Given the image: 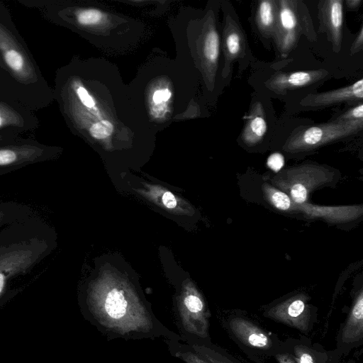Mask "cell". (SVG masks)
<instances>
[{"label":"cell","mask_w":363,"mask_h":363,"mask_svg":"<svg viewBox=\"0 0 363 363\" xmlns=\"http://www.w3.org/2000/svg\"><path fill=\"white\" fill-rule=\"evenodd\" d=\"M363 79L341 88L315 94H308L300 104L308 108H323L342 103H362Z\"/></svg>","instance_id":"obj_9"},{"label":"cell","mask_w":363,"mask_h":363,"mask_svg":"<svg viewBox=\"0 0 363 363\" xmlns=\"http://www.w3.org/2000/svg\"><path fill=\"white\" fill-rule=\"evenodd\" d=\"M101 13L96 9H84L76 13L77 22L84 26L96 24L101 21Z\"/></svg>","instance_id":"obj_20"},{"label":"cell","mask_w":363,"mask_h":363,"mask_svg":"<svg viewBox=\"0 0 363 363\" xmlns=\"http://www.w3.org/2000/svg\"><path fill=\"white\" fill-rule=\"evenodd\" d=\"M328 72L323 69L296 72H277L264 82L270 91L284 95L289 91L312 85L323 79Z\"/></svg>","instance_id":"obj_11"},{"label":"cell","mask_w":363,"mask_h":363,"mask_svg":"<svg viewBox=\"0 0 363 363\" xmlns=\"http://www.w3.org/2000/svg\"><path fill=\"white\" fill-rule=\"evenodd\" d=\"M240 134L243 143L248 147L258 145L267 130V123L263 106L259 102L254 103Z\"/></svg>","instance_id":"obj_14"},{"label":"cell","mask_w":363,"mask_h":363,"mask_svg":"<svg viewBox=\"0 0 363 363\" xmlns=\"http://www.w3.org/2000/svg\"><path fill=\"white\" fill-rule=\"evenodd\" d=\"M262 191L264 198L274 209L279 213L291 214L294 202L286 194L269 182L263 183Z\"/></svg>","instance_id":"obj_18"},{"label":"cell","mask_w":363,"mask_h":363,"mask_svg":"<svg viewBox=\"0 0 363 363\" xmlns=\"http://www.w3.org/2000/svg\"><path fill=\"white\" fill-rule=\"evenodd\" d=\"M4 217V213L2 211H0V224L2 222Z\"/></svg>","instance_id":"obj_35"},{"label":"cell","mask_w":363,"mask_h":363,"mask_svg":"<svg viewBox=\"0 0 363 363\" xmlns=\"http://www.w3.org/2000/svg\"><path fill=\"white\" fill-rule=\"evenodd\" d=\"M277 359L279 363H296L292 356L287 354H279L277 355Z\"/></svg>","instance_id":"obj_30"},{"label":"cell","mask_w":363,"mask_h":363,"mask_svg":"<svg viewBox=\"0 0 363 363\" xmlns=\"http://www.w3.org/2000/svg\"><path fill=\"white\" fill-rule=\"evenodd\" d=\"M202 45V53L206 60V64L210 67L209 69L213 76L220 53V38L218 33L213 25H211L206 30Z\"/></svg>","instance_id":"obj_17"},{"label":"cell","mask_w":363,"mask_h":363,"mask_svg":"<svg viewBox=\"0 0 363 363\" xmlns=\"http://www.w3.org/2000/svg\"><path fill=\"white\" fill-rule=\"evenodd\" d=\"M343 1L322 0L318 6L320 30L326 33L335 52H339L342 42Z\"/></svg>","instance_id":"obj_10"},{"label":"cell","mask_w":363,"mask_h":363,"mask_svg":"<svg viewBox=\"0 0 363 363\" xmlns=\"http://www.w3.org/2000/svg\"><path fill=\"white\" fill-rule=\"evenodd\" d=\"M76 92L79 99L84 106L87 107H92L94 106L95 103L94 99L83 86H79L76 89Z\"/></svg>","instance_id":"obj_26"},{"label":"cell","mask_w":363,"mask_h":363,"mask_svg":"<svg viewBox=\"0 0 363 363\" xmlns=\"http://www.w3.org/2000/svg\"><path fill=\"white\" fill-rule=\"evenodd\" d=\"M105 309L108 315L115 319L125 315L127 309V301L124 298L123 291L112 289L106 296Z\"/></svg>","instance_id":"obj_19"},{"label":"cell","mask_w":363,"mask_h":363,"mask_svg":"<svg viewBox=\"0 0 363 363\" xmlns=\"http://www.w3.org/2000/svg\"><path fill=\"white\" fill-rule=\"evenodd\" d=\"M293 358L296 363H318L311 352L299 346L294 347Z\"/></svg>","instance_id":"obj_23"},{"label":"cell","mask_w":363,"mask_h":363,"mask_svg":"<svg viewBox=\"0 0 363 363\" xmlns=\"http://www.w3.org/2000/svg\"><path fill=\"white\" fill-rule=\"evenodd\" d=\"M363 337V291L361 288L357 294L341 332L340 340L351 344L362 340Z\"/></svg>","instance_id":"obj_15"},{"label":"cell","mask_w":363,"mask_h":363,"mask_svg":"<svg viewBox=\"0 0 363 363\" xmlns=\"http://www.w3.org/2000/svg\"><path fill=\"white\" fill-rule=\"evenodd\" d=\"M278 14L277 0L258 1L255 23L259 33L266 38L272 37L276 28Z\"/></svg>","instance_id":"obj_16"},{"label":"cell","mask_w":363,"mask_h":363,"mask_svg":"<svg viewBox=\"0 0 363 363\" xmlns=\"http://www.w3.org/2000/svg\"><path fill=\"white\" fill-rule=\"evenodd\" d=\"M171 96V93L167 89L157 90L154 93L153 101L155 104L167 101Z\"/></svg>","instance_id":"obj_28"},{"label":"cell","mask_w":363,"mask_h":363,"mask_svg":"<svg viewBox=\"0 0 363 363\" xmlns=\"http://www.w3.org/2000/svg\"><path fill=\"white\" fill-rule=\"evenodd\" d=\"M335 179V171L330 167L303 163L279 172L271 179V182L294 203L302 204L308 202L313 191L334 183Z\"/></svg>","instance_id":"obj_2"},{"label":"cell","mask_w":363,"mask_h":363,"mask_svg":"<svg viewBox=\"0 0 363 363\" xmlns=\"http://www.w3.org/2000/svg\"><path fill=\"white\" fill-rule=\"evenodd\" d=\"M216 363H235L233 361H232L230 359H227L225 357L218 358V360L216 362Z\"/></svg>","instance_id":"obj_33"},{"label":"cell","mask_w":363,"mask_h":363,"mask_svg":"<svg viewBox=\"0 0 363 363\" xmlns=\"http://www.w3.org/2000/svg\"><path fill=\"white\" fill-rule=\"evenodd\" d=\"M267 315L298 330L306 331L311 320V311L304 294L294 295L271 307Z\"/></svg>","instance_id":"obj_7"},{"label":"cell","mask_w":363,"mask_h":363,"mask_svg":"<svg viewBox=\"0 0 363 363\" xmlns=\"http://www.w3.org/2000/svg\"><path fill=\"white\" fill-rule=\"evenodd\" d=\"M16 138H13V137L0 133V144L4 143L5 142L7 143V142L12 141Z\"/></svg>","instance_id":"obj_32"},{"label":"cell","mask_w":363,"mask_h":363,"mask_svg":"<svg viewBox=\"0 0 363 363\" xmlns=\"http://www.w3.org/2000/svg\"><path fill=\"white\" fill-rule=\"evenodd\" d=\"M284 164V157L279 152L272 154L267 159V165L274 172L279 171Z\"/></svg>","instance_id":"obj_25"},{"label":"cell","mask_w":363,"mask_h":363,"mask_svg":"<svg viewBox=\"0 0 363 363\" xmlns=\"http://www.w3.org/2000/svg\"><path fill=\"white\" fill-rule=\"evenodd\" d=\"M230 329L235 337L245 345L259 350L271 347L272 341L259 327L244 318H233Z\"/></svg>","instance_id":"obj_13"},{"label":"cell","mask_w":363,"mask_h":363,"mask_svg":"<svg viewBox=\"0 0 363 363\" xmlns=\"http://www.w3.org/2000/svg\"><path fill=\"white\" fill-rule=\"evenodd\" d=\"M223 48L225 61L222 74L226 77L230 72L232 65L238 59L244 57L247 49L245 32L231 13L225 16Z\"/></svg>","instance_id":"obj_12"},{"label":"cell","mask_w":363,"mask_h":363,"mask_svg":"<svg viewBox=\"0 0 363 363\" xmlns=\"http://www.w3.org/2000/svg\"><path fill=\"white\" fill-rule=\"evenodd\" d=\"M0 69L5 72L4 66V64H3L1 58H0Z\"/></svg>","instance_id":"obj_34"},{"label":"cell","mask_w":363,"mask_h":363,"mask_svg":"<svg viewBox=\"0 0 363 363\" xmlns=\"http://www.w3.org/2000/svg\"><path fill=\"white\" fill-rule=\"evenodd\" d=\"M40 121L32 110L21 104L0 100V133L18 138L20 133L34 131Z\"/></svg>","instance_id":"obj_6"},{"label":"cell","mask_w":363,"mask_h":363,"mask_svg":"<svg viewBox=\"0 0 363 363\" xmlns=\"http://www.w3.org/2000/svg\"><path fill=\"white\" fill-rule=\"evenodd\" d=\"M162 202L169 208H173L177 205L174 196L170 191H166L162 196Z\"/></svg>","instance_id":"obj_29"},{"label":"cell","mask_w":363,"mask_h":363,"mask_svg":"<svg viewBox=\"0 0 363 363\" xmlns=\"http://www.w3.org/2000/svg\"><path fill=\"white\" fill-rule=\"evenodd\" d=\"M291 214L310 219H321L330 224H343L362 216V206H324L307 203H294Z\"/></svg>","instance_id":"obj_8"},{"label":"cell","mask_w":363,"mask_h":363,"mask_svg":"<svg viewBox=\"0 0 363 363\" xmlns=\"http://www.w3.org/2000/svg\"><path fill=\"white\" fill-rule=\"evenodd\" d=\"M0 58L17 91L28 93L36 110L48 106L52 93L46 79L23 40L1 20Z\"/></svg>","instance_id":"obj_1"},{"label":"cell","mask_w":363,"mask_h":363,"mask_svg":"<svg viewBox=\"0 0 363 363\" xmlns=\"http://www.w3.org/2000/svg\"><path fill=\"white\" fill-rule=\"evenodd\" d=\"M113 130V124L108 121H101L91 125L89 132L97 139H103L109 136Z\"/></svg>","instance_id":"obj_21"},{"label":"cell","mask_w":363,"mask_h":363,"mask_svg":"<svg viewBox=\"0 0 363 363\" xmlns=\"http://www.w3.org/2000/svg\"><path fill=\"white\" fill-rule=\"evenodd\" d=\"M363 48V25L361 26L354 40L351 48L350 54L354 55L357 52H360Z\"/></svg>","instance_id":"obj_27"},{"label":"cell","mask_w":363,"mask_h":363,"mask_svg":"<svg viewBox=\"0 0 363 363\" xmlns=\"http://www.w3.org/2000/svg\"><path fill=\"white\" fill-rule=\"evenodd\" d=\"M278 14L273 38L282 57L296 47L301 35L317 39L313 21L306 4L298 0L277 1Z\"/></svg>","instance_id":"obj_3"},{"label":"cell","mask_w":363,"mask_h":363,"mask_svg":"<svg viewBox=\"0 0 363 363\" xmlns=\"http://www.w3.org/2000/svg\"><path fill=\"white\" fill-rule=\"evenodd\" d=\"M335 120L344 122L363 120L362 103H359L355 106L348 109L346 112L338 116Z\"/></svg>","instance_id":"obj_22"},{"label":"cell","mask_w":363,"mask_h":363,"mask_svg":"<svg viewBox=\"0 0 363 363\" xmlns=\"http://www.w3.org/2000/svg\"><path fill=\"white\" fill-rule=\"evenodd\" d=\"M184 303L188 310L194 313H200L203 308L202 301L195 295H189L186 297Z\"/></svg>","instance_id":"obj_24"},{"label":"cell","mask_w":363,"mask_h":363,"mask_svg":"<svg viewBox=\"0 0 363 363\" xmlns=\"http://www.w3.org/2000/svg\"><path fill=\"white\" fill-rule=\"evenodd\" d=\"M362 128L363 120L347 122L333 120L315 125L298 127L286 140L283 150L291 154L312 151L352 136Z\"/></svg>","instance_id":"obj_4"},{"label":"cell","mask_w":363,"mask_h":363,"mask_svg":"<svg viewBox=\"0 0 363 363\" xmlns=\"http://www.w3.org/2000/svg\"><path fill=\"white\" fill-rule=\"evenodd\" d=\"M362 4V0H347L346 5L350 9H356Z\"/></svg>","instance_id":"obj_31"},{"label":"cell","mask_w":363,"mask_h":363,"mask_svg":"<svg viewBox=\"0 0 363 363\" xmlns=\"http://www.w3.org/2000/svg\"><path fill=\"white\" fill-rule=\"evenodd\" d=\"M55 148L30 139H15L0 145V167H18L48 160Z\"/></svg>","instance_id":"obj_5"}]
</instances>
